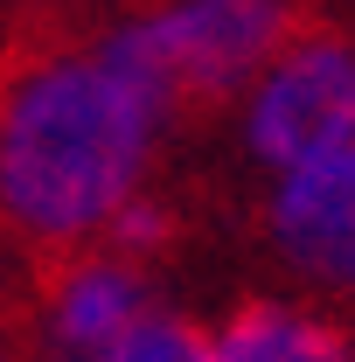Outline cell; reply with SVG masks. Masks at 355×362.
Returning a JSON list of instances; mask_svg holds the SVG:
<instances>
[{
	"label": "cell",
	"instance_id": "obj_3",
	"mask_svg": "<svg viewBox=\"0 0 355 362\" xmlns=\"http://www.w3.org/2000/svg\"><path fill=\"white\" fill-rule=\"evenodd\" d=\"M355 139V49L342 35H293L272 56L251 105V153L265 168H300Z\"/></svg>",
	"mask_w": 355,
	"mask_h": 362
},
{
	"label": "cell",
	"instance_id": "obj_1",
	"mask_svg": "<svg viewBox=\"0 0 355 362\" xmlns=\"http://www.w3.org/2000/svg\"><path fill=\"white\" fill-rule=\"evenodd\" d=\"M153 112L77 49L56 14H28L0 42V216L35 244H84L133 195Z\"/></svg>",
	"mask_w": 355,
	"mask_h": 362
},
{
	"label": "cell",
	"instance_id": "obj_6",
	"mask_svg": "<svg viewBox=\"0 0 355 362\" xmlns=\"http://www.w3.org/2000/svg\"><path fill=\"white\" fill-rule=\"evenodd\" d=\"M209 356L216 362H355V349H349V334L327 327L320 314L251 300V307H237V314L223 320Z\"/></svg>",
	"mask_w": 355,
	"mask_h": 362
},
{
	"label": "cell",
	"instance_id": "obj_4",
	"mask_svg": "<svg viewBox=\"0 0 355 362\" xmlns=\"http://www.w3.org/2000/svg\"><path fill=\"white\" fill-rule=\"evenodd\" d=\"M272 244L293 272L355 293V139L286 168V188L272 202Z\"/></svg>",
	"mask_w": 355,
	"mask_h": 362
},
{
	"label": "cell",
	"instance_id": "obj_5",
	"mask_svg": "<svg viewBox=\"0 0 355 362\" xmlns=\"http://www.w3.org/2000/svg\"><path fill=\"white\" fill-rule=\"evenodd\" d=\"M146 314V279L126 251H70L42 265V320L63 362H98Z\"/></svg>",
	"mask_w": 355,
	"mask_h": 362
},
{
	"label": "cell",
	"instance_id": "obj_2",
	"mask_svg": "<svg viewBox=\"0 0 355 362\" xmlns=\"http://www.w3.org/2000/svg\"><path fill=\"white\" fill-rule=\"evenodd\" d=\"M293 35H300L293 0H175L133 28H112L98 56L161 126L230 105V90H244Z\"/></svg>",
	"mask_w": 355,
	"mask_h": 362
},
{
	"label": "cell",
	"instance_id": "obj_8",
	"mask_svg": "<svg viewBox=\"0 0 355 362\" xmlns=\"http://www.w3.org/2000/svg\"><path fill=\"white\" fill-rule=\"evenodd\" d=\"M0 362H28V356H21V349H14V341H7V334H0Z\"/></svg>",
	"mask_w": 355,
	"mask_h": 362
},
{
	"label": "cell",
	"instance_id": "obj_7",
	"mask_svg": "<svg viewBox=\"0 0 355 362\" xmlns=\"http://www.w3.org/2000/svg\"><path fill=\"white\" fill-rule=\"evenodd\" d=\"M98 362H216V356H209V334H202V327H188V320L146 307Z\"/></svg>",
	"mask_w": 355,
	"mask_h": 362
}]
</instances>
